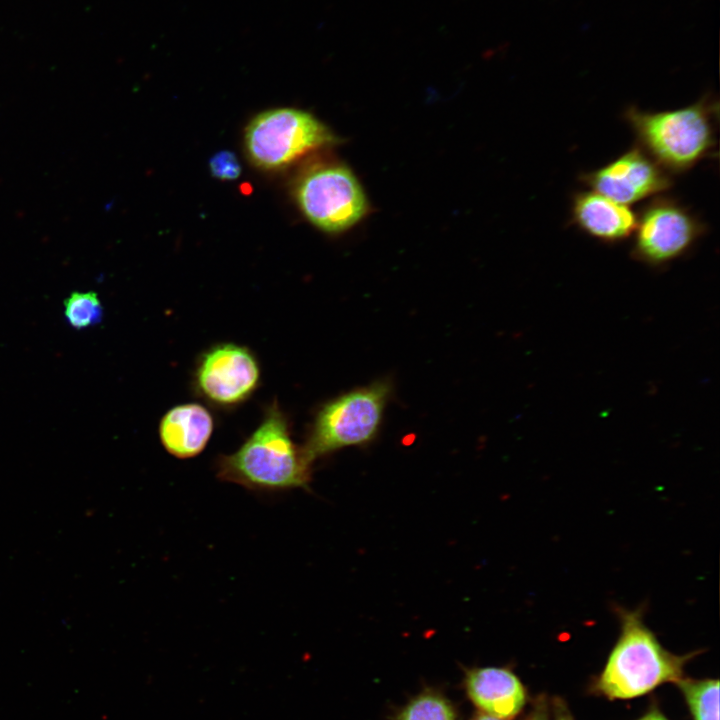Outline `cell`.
I'll use <instances>...</instances> for the list:
<instances>
[{
    "instance_id": "6da1fadb",
    "label": "cell",
    "mask_w": 720,
    "mask_h": 720,
    "mask_svg": "<svg viewBox=\"0 0 720 720\" xmlns=\"http://www.w3.org/2000/svg\"><path fill=\"white\" fill-rule=\"evenodd\" d=\"M312 463L291 437L290 424L277 401L240 447L218 456V479L261 492L307 488Z\"/></svg>"
},
{
    "instance_id": "7a4b0ae2",
    "label": "cell",
    "mask_w": 720,
    "mask_h": 720,
    "mask_svg": "<svg viewBox=\"0 0 720 720\" xmlns=\"http://www.w3.org/2000/svg\"><path fill=\"white\" fill-rule=\"evenodd\" d=\"M621 631L599 679L608 697L630 699L665 682H678L689 656L670 653L643 621L642 609L618 608Z\"/></svg>"
},
{
    "instance_id": "3957f363",
    "label": "cell",
    "mask_w": 720,
    "mask_h": 720,
    "mask_svg": "<svg viewBox=\"0 0 720 720\" xmlns=\"http://www.w3.org/2000/svg\"><path fill=\"white\" fill-rule=\"evenodd\" d=\"M712 105L705 99L675 110L625 111L638 147L668 173L685 172L715 145Z\"/></svg>"
},
{
    "instance_id": "277c9868",
    "label": "cell",
    "mask_w": 720,
    "mask_h": 720,
    "mask_svg": "<svg viewBox=\"0 0 720 720\" xmlns=\"http://www.w3.org/2000/svg\"><path fill=\"white\" fill-rule=\"evenodd\" d=\"M336 143L332 131L312 114L287 107L256 115L244 133L248 158L264 170L283 169L311 152Z\"/></svg>"
},
{
    "instance_id": "5b68a950",
    "label": "cell",
    "mask_w": 720,
    "mask_h": 720,
    "mask_svg": "<svg viewBox=\"0 0 720 720\" xmlns=\"http://www.w3.org/2000/svg\"><path fill=\"white\" fill-rule=\"evenodd\" d=\"M295 199L305 218L330 234L349 230L369 211L367 197L355 174L334 160L306 169L297 180Z\"/></svg>"
},
{
    "instance_id": "8992f818",
    "label": "cell",
    "mask_w": 720,
    "mask_h": 720,
    "mask_svg": "<svg viewBox=\"0 0 720 720\" xmlns=\"http://www.w3.org/2000/svg\"><path fill=\"white\" fill-rule=\"evenodd\" d=\"M378 382L326 403L316 414L303 450L313 463L338 449L370 441L377 433L390 395Z\"/></svg>"
},
{
    "instance_id": "52a82bcc",
    "label": "cell",
    "mask_w": 720,
    "mask_h": 720,
    "mask_svg": "<svg viewBox=\"0 0 720 720\" xmlns=\"http://www.w3.org/2000/svg\"><path fill=\"white\" fill-rule=\"evenodd\" d=\"M261 370L255 354L246 346L218 343L198 358L193 387L211 405L230 409L247 401L257 390Z\"/></svg>"
},
{
    "instance_id": "ba28073f",
    "label": "cell",
    "mask_w": 720,
    "mask_h": 720,
    "mask_svg": "<svg viewBox=\"0 0 720 720\" xmlns=\"http://www.w3.org/2000/svg\"><path fill=\"white\" fill-rule=\"evenodd\" d=\"M703 232V224L686 207L657 197L637 216L632 254L644 263L662 265L683 255Z\"/></svg>"
},
{
    "instance_id": "9c48e42d",
    "label": "cell",
    "mask_w": 720,
    "mask_h": 720,
    "mask_svg": "<svg viewBox=\"0 0 720 720\" xmlns=\"http://www.w3.org/2000/svg\"><path fill=\"white\" fill-rule=\"evenodd\" d=\"M581 179L593 191L627 206L664 192L672 185L670 174L638 146L605 166L583 174Z\"/></svg>"
},
{
    "instance_id": "30bf717a",
    "label": "cell",
    "mask_w": 720,
    "mask_h": 720,
    "mask_svg": "<svg viewBox=\"0 0 720 720\" xmlns=\"http://www.w3.org/2000/svg\"><path fill=\"white\" fill-rule=\"evenodd\" d=\"M571 219L589 236L606 243H616L633 234L637 215L629 206L591 190L574 194Z\"/></svg>"
},
{
    "instance_id": "8fae6325",
    "label": "cell",
    "mask_w": 720,
    "mask_h": 720,
    "mask_svg": "<svg viewBox=\"0 0 720 720\" xmlns=\"http://www.w3.org/2000/svg\"><path fill=\"white\" fill-rule=\"evenodd\" d=\"M214 429L209 410L199 403L179 404L169 409L159 423V438L172 456L188 459L199 455Z\"/></svg>"
},
{
    "instance_id": "7c38bea8",
    "label": "cell",
    "mask_w": 720,
    "mask_h": 720,
    "mask_svg": "<svg viewBox=\"0 0 720 720\" xmlns=\"http://www.w3.org/2000/svg\"><path fill=\"white\" fill-rule=\"evenodd\" d=\"M466 690L472 702L483 712L501 719L516 716L525 704V690L512 672L485 667L470 671Z\"/></svg>"
},
{
    "instance_id": "4fadbf2b",
    "label": "cell",
    "mask_w": 720,
    "mask_h": 720,
    "mask_svg": "<svg viewBox=\"0 0 720 720\" xmlns=\"http://www.w3.org/2000/svg\"><path fill=\"white\" fill-rule=\"evenodd\" d=\"M694 720H719V681L680 679L677 682Z\"/></svg>"
},
{
    "instance_id": "5bb4252c",
    "label": "cell",
    "mask_w": 720,
    "mask_h": 720,
    "mask_svg": "<svg viewBox=\"0 0 720 720\" xmlns=\"http://www.w3.org/2000/svg\"><path fill=\"white\" fill-rule=\"evenodd\" d=\"M64 315L73 328H88L101 321L103 307L96 293L74 292L64 301Z\"/></svg>"
},
{
    "instance_id": "9a60e30c",
    "label": "cell",
    "mask_w": 720,
    "mask_h": 720,
    "mask_svg": "<svg viewBox=\"0 0 720 720\" xmlns=\"http://www.w3.org/2000/svg\"><path fill=\"white\" fill-rule=\"evenodd\" d=\"M399 720H457L451 704L436 694H422L402 711Z\"/></svg>"
},
{
    "instance_id": "2e32d148",
    "label": "cell",
    "mask_w": 720,
    "mask_h": 720,
    "mask_svg": "<svg viewBox=\"0 0 720 720\" xmlns=\"http://www.w3.org/2000/svg\"><path fill=\"white\" fill-rule=\"evenodd\" d=\"M211 174L221 180H234L241 173V165L236 155L227 150L215 153L209 160Z\"/></svg>"
},
{
    "instance_id": "e0dca14e",
    "label": "cell",
    "mask_w": 720,
    "mask_h": 720,
    "mask_svg": "<svg viewBox=\"0 0 720 720\" xmlns=\"http://www.w3.org/2000/svg\"><path fill=\"white\" fill-rule=\"evenodd\" d=\"M530 720H549L545 707L541 706L537 708Z\"/></svg>"
},
{
    "instance_id": "ac0fdd59",
    "label": "cell",
    "mask_w": 720,
    "mask_h": 720,
    "mask_svg": "<svg viewBox=\"0 0 720 720\" xmlns=\"http://www.w3.org/2000/svg\"><path fill=\"white\" fill-rule=\"evenodd\" d=\"M639 720H667L659 711L653 710Z\"/></svg>"
},
{
    "instance_id": "d6986e66",
    "label": "cell",
    "mask_w": 720,
    "mask_h": 720,
    "mask_svg": "<svg viewBox=\"0 0 720 720\" xmlns=\"http://www.w3.org/2000/svg\"><path fill=\"white\" fill-rule=\"evenodd\" d=\"M474 720H506V719H501V718H498V717H495V716H492V715L482 712V713L478 714L474 718Z\"/></svg>"
},
{
    "instance_id": "ffe728a7",
    "label": "cell",
    "mask_w": 720,
    "mask_h": 720,
    "mask_svg": "<svg viewBox=\"0 0 720 720\" xmlns=\"http://www.w3.org/2000/svg\"><path fill=\"white\" fill-rule=\"evenodd\" d=\"M556 720H571V719H570L568 716H566V715H559V716L556 718Z\"/></svg>"
}]
</instances>
